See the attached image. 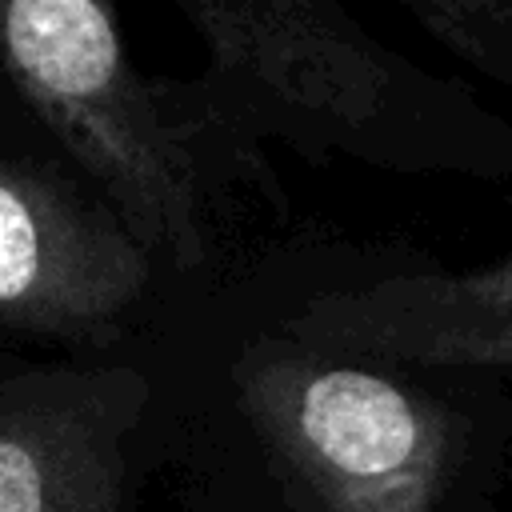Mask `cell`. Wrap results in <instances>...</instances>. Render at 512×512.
<instances>
[{
	"instance_id": "6da1fadb",
	"label": "cell",
	"mask_w": 512,
	"mask_h": 512,
	"mask_svg": "<svg viewBox=\"0 0 512 512\" xmlns=\"http://www.w3.org/2000/svg\"><path fill=\"white\" fill-rule=\"evenodd\" d=\"M0 56L24 100L112 192L128 232L196 264L192 172L160 100L128 68L112 12L96 0H12L0 8Z\"/></svg>"
},
{
	"instance_id": "7a4b0ae2",
	"label": "cell",
	"mask_w": 512,
	"mask_h": 512,
	"mask_svg": "<svg viewBox=\"0 0 512 512\" xmlns=\"http://www.w3.org/2000/svg\"><path fill=\"white\" fill-rule=\"evenodd\" d=\"M244 392L272 448L328 512H432L444 488V428L388 376L264 356Z\"/></svg>"
},
{
	"instance_id": "3957f363",
	"label": "cell",
	"mask_w": 512,
	"mask_h": 512,
	"mask_svg": "<svg viewBox=\"0 0 512 512\" xmlns=\"http://www.w3.org/2000/svg\"><path fill=\"white\" fill-rule=\"evenodd\" d=\"M144 244L56 180L0 160V316L24 328L88 332L144 288Z\"/></svg>"
},
{
	"instance_id": "277c9868",
	"label": "cell",
	"mask_w": 512,
	"mask_h": 512,
	"mask_svg": "<svg viewBox=\"0 0 512 512\" xmlns=\"http://www.w3.org/2000/svg\"><path fill=\"white\" fill-rule=\"evenodd\" d=\"M216 68L268 112L356 124L384 88L372 48L316 4H196Z\"/></svg>"
},
{
	"instance_id": "5b68a950",
	"label": "cell",
	"mask_w": 512,
	"mask_h": 512,
	"mask_svg": "<svg viewBox=\"0 0 512 512\" xmlns=\"http://www.w3.org/2000/svg\"><path fill=\"white\" fill-rule=\"evenodd\" d=\"M296 336L388 360L512 364V260L476 276L384 280L332 292L296 316Z\"/></svg>"
},
{
	"instance_id": "8992f818",
	"label": "cell",
	"mask_w": 512,
	"mask_h": 512,
	"mask_svg": "<svg viewBox=\"0 0 512 512\" xmlns=\"http://www.w3.org/2000/svg\"><path fill=\"white\" fill-rule=\"evenodd\" d=\"M120 424L80 388L0 408V512H116Z\"/></svg>"
}]
</instances>
